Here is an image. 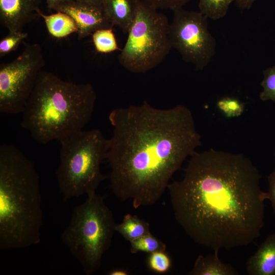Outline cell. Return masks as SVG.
I'll use <instances>...</instances> for the list:
<instances>
[{"label": "cell", "instance_id": "1", "mask_svg": "<svg viewBox=\"0 0 275 275\" xmlns=\"http://www.w3.org/2000/svg\"><path fill=\"white\" fill-rule=\"evenodd\" d=\"M260 179L243 154L196 151L182 179L168 187L174 217L195 242L214 253L249 245L264 225L267 194Z\"/></svg>", "mask_w": 275, "mask_h": 275}, {"label": "cell", "instance_id": "2", "mask_svg": "<svg viewBox=\"0 0 275 275\" xmlns=\"http://www.w3.org/2000/svg\"><path fill=\"white\" fill-rule=\"evenodd\" d=\"M113 133L106 159L113 194L137 209L155 204L170 180L201 144L190 110L140 105L117 108L108 116Z\"/></svg>", "mask_w": 275, "mask_h": 275}, {"label": "cell", "instance_id": "3", "mask_svg": "<svg viewBox=\"0 0 275 275\" xmlns=\"http://www.w3.org/2000/svg\"><path fill=\"white\" fill-rule=\"evenodd\" d=\"M41 203L33 162L15 146L1 145V249H24L40 242Z\"/></svg>", "mask_w": 275, "mask_h": 275}, {"label": "cell", "instance_id": "4", "mask_svg": "<svg viewBox=\"0 0 275 275\" xmlns=\"http://www.w3.org/2000/svg\"><path fill=\"white\" fill-rule=\"evenodd\" d=\"M96 99L90 84L66 81L42 70L22 113L21 126L41 144L60 141L83 129Z\"/></svg>", "mask_w": 275, "mask_h": 275}, {"label": "cell", "instance_id": "5", "mask_svg": "<svg viewBox=\"0 0 275 275\" xmlns=\"http://www.w3.org/2000/svg\"><path fill=\"white\" fill-rule=\"evenodd\" d=\"M56 171L63 200L96 193L106 179L101 164L106 159L109 140L97 129L80 130L61 140Z\"/></svg>", "mask_w": 275, "mask_h": 275}, {"label": "cell", "instance_id": "6", "mask_svg": "<svg viewBox=\"0 0 275 275\" xmlns=\"http://www.w3.org/2000/svg\"><path fill=\"white\" fill-rule=\"evenodd\" d=\"M116 223L113 213L96 193L74 208L61 239L87 275L100 268L104 254L112 243Z\"/></svg>", "mask_w": 275, "mask_h": 275}, {"label": "cell", "instance_id": "7", "mask_svg": "<svg viewBox=\"0 0 275 275\" xmlns=\"http://www.w3.org/2000/svg\"><path fill=\"white\" fill-rule=\"evenodd\" d=\"M166 15L139 0L135 17L118 56L120 64L133 73H145L160 64L172 48Z\"/></svg>", "mask_w": 275, "mask_h": 275}, {"label": "cell", "instance_id": "8", "mask_svg": "<svg viewBox=\"0 0 275 275\" xmlns=\"http://www.w3.org/2000/svg\"><path fill=\"white\" fill-rule=\"evenodd\" d=\"M45 65L43 52L37 43L26 44L14 60L0 66V112L22 113Z\"/></svg>", "mask_w": 275, "mask_h": 275}, {"label": "cell", "instance_id": "9", "mask_svg": "<svg viewBox=\"0 0 275 275\" xmlns=\"http://www.w3.org/2000/svg\"><path fill=\"white\" fill-rule=\"evenodd\" d=\"M173 11V19L169 26L172 48L197 70L204 69L214 56L216 46L215 39L208 29L207 18L200 12L183 7Z\"/></svg>", "mask_w": 275, "mask_h": 275}, {"label": "cell", "instance_id": "10", "mask_svg": "<svg viewBox=\"0 0 275 275\" xmlns=\"http://www.w3.org/2000/svg\"><path fill=\"white\" fill-rule=\"evenodd\" d=\"M58 11L67 13L74 20L78 28V40L92 35L97 30L114 26L106 17L102 5L74 0Z\"/></svg>", "mask_w": 275, "mask_h": 275}, {"label": "cell", "instance_id": "11", "mask_svg": "<svg viewBox=\"0 0 275 275\" xmlns=\"http://www.w3.org/2000/svg\"><path fill=\"white\" fill-rule=\"evenodd\" d=\"M38 8L35 0H0L1 22L9 33L22 31Z\"/></svg>", "mask_w": 275, "mask_h": 275}, {"label": "cell", "instance_id": "12", "mask_svg": "<svg viewBox=\"0 0 275 275\" xmlns=\"http://www.w3.org/2000/svg\"><path fill=\"white\" fill-rule=\"evenodd\" d=\"M250 275L275 274V232L269 234L246 263Z\"/></svg>", "mask_w": 275, "mask_h": 275}, {"label": "cell", "instance_id": "13", "mask_svg": "<svg viewBox=\"0 0 275 275\" xmlns=\"http://www.w3.org/2000/svg\"><path fill=\"white\" fill-rule=\"evenodd\" d=\"M139 0H104V13L113 25L128 33L134 20Z\"/></svg>", "mask_w": 275, "mask_h": 275}, {"label": "cell", "instance_id": "14", "mask_svg": "<svg viewBox=\"0 0 275 275\" xmlns=\"http://www.w3.org/2000/svg\"><path fill=\"white\" fill-rule=\"evenodd\" d=\"M190 275H235L238 271L232 265L223 262L218 253L207 256L199 255L196 259Z\"/></svg>", "mask_w": 275, "mask_h": 275}, {"label": "cell", "instance_id": "15", "mask_svg": "<svg viewBox=\"0 0 275 275\" xmlns=\"http://www.w3.org/2000/svg\"><path fill=\"white\" fill-rule=\"evenodd\" d=\"M38 16L44 20L47 30L50 35L56 38H62L77 33L78 28L74 20L68 14L61 11L50 15L43 14L38 8Z\"/></svg>", "mask_w": 275, "mask_h": 275}, {"label": "cell", "instance_id": "16", "mask_svg": "<svg viewBox=\"0 0 275 275\" xmlns=\"http://www.w3.org/2000/svg\"><path fill=\"white\" fill-rule=\"evenodd\" d=\"M115 231L129 242L151 233L147 222L130 213L125 215L122 222L116 225Z\"/></svg>", "mask_w": 275, "mask_h": 275}, {"label": "cell", "instance_id": "17", "mask_svg": "<svg viewBox=\"0 0 275 275\" xmlns=\"http://www.w3.org/2000/svg\"><path fill=\"white\" fill-rule=\"evenodd\" d=\"M236 0H199V12L207 18L218 20L224 17L230 5Z\"/></svg>", "mask_w": 275, "mask_h": 275}, {"label": "cell", "instance_id": "18", "mask_svg": "<svg viewBox=\"0 0 275 275\" xmlns=\"http://www.w3.org/2000/svg\"><path fill=\"white\" fill-rule=\"evenodd\" d=\"M92 35L93 44L97 52L107 53L119 49L113 28L97 30Z\"/></svg>", "mask_w": 275, "mask_h": 275}, {"label": "cell", "instance_id": "19", "mask_svg": "<svg viewBox=\"0 0 275 275\" xmlns=\"http://www.w3.org/2000/svg\"><path fill=\"white\" fill-rule=\"evenodd\" d=\"M130 252L132 254L140 252L151 254L158 251H166V244L151 233L130 241Z\"/></svg>", "mask_w": 275, "mask_h": 275}, {"label": "cell", "instance_id": "20", "mask_svg": "<svg viewBox=\"0 0 275 275\" xmlns=\"http://www.w3.org/2000/svg\"><path fill=\"white\" fill-rule=\"evenodd\" d=\"M263 75L259 98L263 101L270 100L275 103V65L265 69Z\"/></svg>", "mask_w": 275, "mask_h": 275}, {"label": "cell", "instance_id": "21", "mask_svg": "<svg viewBox=\"0 0 275 275\" xmlns=\"http://www.w3.org/2000/svg\"><path fill=\"white\" fill-rule=\"evenodd\" d=\"M147 265L151 270L158 273H164L170 269L172 262L166 251H158L150 254Z\"/></svg>", "mask_w": 275, "mask_h": 275}, {"label": "cell", "instance_id": "22", "mask_svg": "<svg viewBox=\"0 0 275 275\" xmlns=\"http://www.w3.org/2000/svg\"><path fill=\"white\" fill-rule=\"evenodd\" d=\"M217 106L228 118L238 117L244 111V105L240 101L228 97L219 99L217 102Z\"/></svg>", "mask_w": 275, "mask_h": 275}, {"label": "cell", "instance_id": "23", "mask_svg": "<svg viewBox=\"0 0 275 275\" xmlns=\"http://www.w3.org/2000/svg\"><path fill=\"white\" fill-rule=\"evenodd\" d=\"M28 36V34L22 31L9 33V34L0 41L1 56H4L15 50Z\"/></svg>", "mask_w": 275, "mask_h": 275}, {"label": "cell", "instance_id": "24", "mask_svg": "<svg viewBox=\"0 0 275 275\" xmlns=\"http://www.w3.org/2000/svg\"><path fill=\"white\" fill-rule=\"evenodd\" d=\"M154 8L158 9H170L172 11L183 6L190 0H140Z\"/></svg>", "mask_w": 275, "mask_h": 275}, {"label": "cell", "instance_id": "25", "mask_svg": "<svg viewBox=\"0 0 275 275\" xmlns=\"http://www.w3.org/2000/svg\"><path fill=\"white\" fill-rule=\"evenodd\" d=\"M268 190L266 192L267 199L270 201L273 212L275 214V168L267 177Z\"/></svg>", "mask_w": 275, "mask_h": 275}, {"label": "cell", "instance_id": "26", "mask_svg": "<svg viewBox=\"0 0 275 275\" xmlns=\"http://www.w3.org/2000/svg\"><path fill=\"white\" fill-rule=\"evenodd\" d=\"M73 1L74 0H46V2L49 9L58 11L62 6Z\"/></svg>", "mask_w": 275, "mask_h": 275}, {"label": "cell", "instance_id": "27", "mask_svg": "<svg viewBox=\"0 0 275 275\" xmlns=\"http://www.w3.org/2000/svg\"><path fill=\"white\" fill-rule=\"evenodd\" d=\"M256 0H236L235 1L237 7L242 10L249 9Z\"/></svg>", "mask_w": 275, "mask_h": 275}, {"label": "cell", "instance_id": "28", "mask_svg": "<svg viewBox=\"0 0 275 275\" xmlns=\"http://www.w3.org/2000/svg\"><path fill=\"white\" fill-rule=\"evenodd\" d=\"M109 275H127L128 273L123 269H114L110 270L108 273Z\"/></svg>", "mask_w": 275, "mask_h": 275}, {"label": "cell", "instance_id": "29", "mask_svg": "<svg viewBox=\"0 0 275 275\" xmlns=\"http://www.w3.org/2000/svg\"><path fill=\"white\" fill-rule=\"evenodd\" d=\"M80 2L94 4L96 5H102L104 0H76Z\"/></svg>", "mask_w": 275, "mask_h": 275}, {"label": "cell", "instance_id": "30", "mask_svg": "<svg viewBox=\"0 0 275 275\" xmlns=\"http://www.w3.org/2000/svg\"><path fill=\"white\" fill-rule=\"evenodd\" d=\"M274 156H275V152H274Z\"/></svg>", "mask_w": 275, "mask_h": 275}]
</instances>
